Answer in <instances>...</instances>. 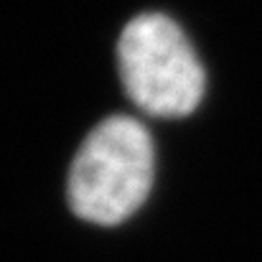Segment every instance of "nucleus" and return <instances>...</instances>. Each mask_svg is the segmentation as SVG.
Segmentation results:
<instances>
[{
	"label": "nucleus",
	"mask_w": 262,
	"mask_h": 262,
	"mask_svg": "<svg viewBox=\"0 0 262 262\" xmlns=\"http://www.w3.org/2000/svg\"><path fill=\"white\" fill-rule=\"evenodd\" d=\"M156 178V148L148 127L127 115L102 120L74 156L67 196L72 211L92 224L130 219Z\"/></svg>",
	"instance_id": "1"
},
{
	"label": "nucleus",
	"mask_w": 262,
	"mask_h": 262,
	"mask_svg": "<svg viewBox=\"0 0 262 262\" xmlns=\"http://www.w3.org/2000/svg\"><path fill=\"white\" fill-rule=\"evenodd\" d=\"M127 97L148 115L183 117L204 97V69L186 33L161 13L133 18L117 43Z\"/></svg>",
	"instance_id": "2"
}]
</instances>
